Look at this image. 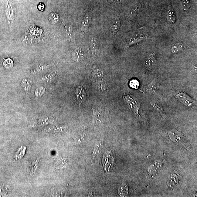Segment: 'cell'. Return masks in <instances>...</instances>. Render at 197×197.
<instances>
[{
    "mask_svg": "<svg viewBox=\"0 0 197 197\" xmlns=\"http://www.w3.org/2000/svg\"><path fill=\"white\" fill-rule=\"evenodd\" d=\"M129 85L131 87L134 89H137L140 86V83L136 79H133L130 81Z\"/></svg>",
    "mask_w": 197,
    "mask_h": 197,
    "instance_id": "cell-21",
    "label": "cell"
},
{
    "mask_svg": "<svg viewBox=\"0 0 197 197\" xmlns=\"http://www.w3.org/2000/svg\"><path fill=\"white\" fill-rule=\"evenodd\" d=\"M72 57L76 62H82L84 59V52L80 48L76 49L72 53Z\"/></svg>",
    "mask_w": 197,
    "mask_h": 197,
    "instance_id": "cell-4",
    "label": "cell"
},
{
    "mask_svg": "<svg viewBox=\"0 0 197 197\" xmlns=\"http://www.w3.org/2000/svg\"><path fill=\"white\" fill-rule=\"evenodd\" d=\"M90 45L92 53L93 55H96L98 49V43L96 38L93 37L90 39Z\"/></svg>",
    "mask_w": 197,
    "mask_h": 197,
    "instance_id": "cell-8",
    "label": "cell"
},
{
    "mask_svg": "<svg viewBox=\"0 0 197 197\" xmlns=\"http://www.w3.org/2000/svg\"><path fill=\"white\" fill-rule=\"evenodd\" d=\"M66 33L67 37L69 39H70L71 37V34L72 30V27L71 25H69L66 27Z\"/></svg>",
    "mask_w": 197,
    "mask_h": 197,
    "instance_id": "cell-24",
    "label": "cell"
},
{
    "mask_svg": "<svg viewBox=\"0 0 197 197\" xmlns=\"http://www.w3.org/2000/svg\"><path fill=\"white\" fill-rule=\"evenodd\" d=\"M86 137V134L85 133H83L82 134H79L77 135L76 137L75 140L77 143H78L82 142L84 140L85 138Z\"/></svg>",
    "mask_w": 197,
    "mask_h": 197,
    "instance_id": "cell-22",
    "label": "cell"
},
{
    "mask_svg": "<svg viewBox=\"0 0 197 197\" xmlns=\"http://www.w3.org/2000/svg\"><path fill=\"white\" fill-rule=\"evenodd\" d=\"M39 163H40V161L37 160L36 161L33 162L30 164L29 169L30 175L34 174V173H35V172L36 169H37V167Z\"/></svg>",
    "mask_w": 197,
    "mask_h": 197,
    "instance_id": "cell-14",
    "label": "cell"
},
{
    "mask_svg": "<svg viewBox=\"0 0 197 197\" xmlns=\"http://www.w3.org/2000/svg\"><path fill=\"white\" fill-rule=\"evenodd\" d=\"M158 79L155 77L151 83L146 87V90L150 93H153L158 90Z\"/></svg>",
    "mask_w": 197,
    "mask_h": 197,
    "instance_id": "cell-7",
    "label": "cell"
},
{
    "mask_svg": "<svg viewBox=\"0 0 197 197\" xmlns=\"http://www.w3.org/2000/svg\"><path fill=\"white\" fill-rule=\"evenodd\" d=\"M114 162V158L111 153L110 151H107L104 154L103 159L104 169L107 172H108L113 167Z\"/></svg>",
    "mask_w": 197,
    "mask_h": 197,
    "instance_id": "cell-3",
    "label": "cell"
},
{
    "mask_svg": "<svg viewBox=\"0 0 197 197\" xmlns=\"http://www.w3.org/2000/svg\"><path fill=\"white\" fill-rule=\"evenodd\" d=\"M92 14L88 13L84 16L81 23V30L82 31L86 32L91 22Z\"/></svg>",
    "mask_w": 197,
    "mask_h": 197,
    "instance_id": "cell-5",
    "label": "cell"
},
{
    "mask_svg": "<svg viewBox=\"0 0 197 197\" xmlns=\"http://www.w3.org/2000/svg\"><path fill=\"white\" fill-rule=\"evenodd\" d=\"M183 47V45L182 43L178 42L174 45L172 48V52L173 53L176 54L178 53L182 49Z\"/></svg>",
    "mask_w": 197,
    "mask_h": 197,
    "instance_id": "cell-16",
    "label": "cell"
},
{
    "mask_svg": "<svg viewBox=\"0 0 197 197\" xmlns=\"http://www.w3.org/2000/svg\"><path fill=\"white\" fill-rule=\"evenodd\" d=\"M181 7L182 10L185 11L189 9L191 5L192 0H180Z\"/></svg>",
    "mask_w": 197,
    "mask_h": 197,
    "instance_id": "cell-12",
    "label": "cell"
},
{
    "mask_svg": "<svg viewBox=\"0 0 197 197\" xmlns=\"http://www.w3.org/2000/svg\"><path fill=\"white\" fill-rule=\"evenodd\" d=\"M45 92V90L44 88H39L37 90H36V96H41V95H42V94L44 93Z\"/></svg>",
    "mask_w": 197,
    "mask_h": 197,
    "instance_id": "cell-26",
    "label": "cell"
},
{
    "mask_svg": "<svg viewBox=\"0 0 197 197\" xmlns=\"http://www.w3.org/2000/svg\"><path fill=\"white\" fill-rule=\"evenodd\" d=\"M156 62V56L154 53H150L146 60V66L148 70H151L154 66Z\"/></svg>",
    "mask_w": 197,
    "mask_h": 197,
    "instance_id": "cell-6",
    "label": "cell"
},
{
    "mask_svg": "<svg viewBox=\"0 0 197 197\" xmlns=\"http://www.w3.org/2000/svg\"><path fill=\"white\" fill-rule=\"evenodd\" d=\"M76 95L77 100L80 104H82V103L85 99L86 97L85 90L82 87H79L77 88Z\"/></svg>",
    "mask_w": 197,
    "mask_h": 197,
    "instance_id": "cell-9",
    "label": "cell"
},
{
    "mask_svg": "<svg viewBox=\"0 0 197 197\" xmlns=\"http://www.w3.org/2000/svg\"><path fill=\"white\" fill-rule=\"evenodd\" d=\"M111 1L115 3H120L123 2L125 0H111Z\"/></svg>",
    "mask_w": 197,
    "mask_h": 197,
    "instance_id": "cell-28",
    "label": "cell"
},
{
    "mask_svg": "<svg viewBox=\"0 0 197 197\" xmlns=\"http://www.w3.org/2000/svg\"><path fill=\"white\" fill-rule=\"evenodd\" d=\"M120 20L117 17L111 25V29L113 31L115 32H117L120 29Z\"/></svg>",
    "mask_w": 197,
    "mask_h": 197,
    "instance_id": "cell-15",
    "label": "cell"
},
{
    "mask_svg": "<svg viewBox=\"0 0 197 197\" xmlns=\"http://www.w3.org/2000/svg\"><path fill=\"white\" fill-rule=\"evenodd\" d=\"M125 101L128 107L132 110L135 115H138L140 104L137 98L132 95H129L125 97Z\"/></svg>",
    "mask_w": 197,
    "mask_h": 197,
    "instance_id": "cell-1",
    "label": "cell"
},
{
    "mask_svg": "<svg viewBox=\"0 0 197 197\" xmlns=\"http://www.w3.org/2000/svg\"><path fill=\"white\" fill-rule=\"evenodd\" d=\"M101 114L96 109H93V121L95 124H98L100 121Z\"/></svg>",
    "mask_w": 197,
    "mask_h": 197,
    "instance_id": "cell-13",
    "label": "cell"
},
{
    "mask_svg": "<svg viewBox=\"0 0 197 197\" xmlns=\"http://www.w3.org/2000/svg\"><path fill=\"white\" fill-rule=\"evenodd\" d=\"M101 148H102V145H101L100 142L98 144H97L95 146L93 153V158H95L100 152L101 150Z\"/></svg>",
    "mask_w": 197,
    "mask_h": 197,
    "instance_id": "cell-20",
    "label": "cell"
},
{
    "mask_svg": "<svg viewBox=\"0 0 197 197\" xmlns=\"http://www.w3.org/2000/svg\"><path fill=\"white\" fill-rule=\"evenodd\" d=\"M22 83V85L24 87H25V90L26 91H28L29 88L31 86L30 84L32 83L30 81V82H29L28 84V83L29 82L28 80H23Z\"/></svg>",
    "mask_w": 197,
    "mask_h": 197,
    "instance_id": "cell-25",
    "label": "cell"
},
{
    "mask_svg": "<svg viewBox=\"0 0 197 197\" xmlns=\"http://www.w3.org/2000/svg\"><path fill=\"white\" fill-rule=\"evenodd\" d=\"M68 163V161L66 160H61L57 164V168L60 169L66 167Z\"/></svg>",
    "mask_w": 197,
    "mask_h": 197,
    "instance_id": "cell-23",
    "label": "cell"
},
{
    "mask_svg": "<svg viewBox=\"0 0 197 197\" xmlns=\"http://www.w3.org/2000/svg\"><path fill=\"white\" fill-rule=\"evenodd\" d=\"M4 67L8 69H10L13 66V61L12 59L10 58L5 59V61L3 63Z\"/></svg>",
    "mask_w": 197,
    "mask_h": 197,
    "instance_id": "cell-17",
    "label": "cell"
},
{
    "mask_svg": "<svg viewBox=\"0 0 197 197\" xmlns=\"http://www.w3.org/2000/svg\"><path fill=\"white\" fill-rule=\"evenodd\" d=\"M167 19L169 22L171 23H174L176 21V15L173 11L171 5H169L168 8Z\"/></svg>",
    "mask_w": 197,
    "mask_h": 197,
    "instance_id": "cell-11",
    "label": "cell"
},
{
    "mask_svg": "<svg viewBox=\"0 0 197 197\" xmlns=\"http://www.w3.org/2000/svg\"><path fill=\"white\" fill-rule=\"evenodd\" d=\"M38 8L39 10L42 11L44 10L45 8V5L44 3H39V5H38Z\"/></svg>",
    "mask_w": 197,
    "mask_h": 197,
    "instance_id": "cell-27",
    "label": "cell"
},
{
    "mask_svg": "<svg viewBox=\"0 0 197 197\" xmlns=\"http://www.w3.org/2000/svg\"><path fill=\"white\" fill-rule=\"evenodd\" d=\"M98 88L99 91L102 93H105L108 91L107 86L103 82H100L98 83Z\"/></svg>",
    "mask_w": 197,
    "mask_h": 197,
    "instance_id": "cell-18",
    "label": "cell"
},
{
    "mask_svg": "<svg viewBox=\"0 0 197 197\" xmlns=\"http://www.w3.org/2000/svg\"><path fill=\"white\" fill-rule=\"evenodd\" d=\"M181 102L188 107H192L196 105L195 101L184 93H179L177 95Z\"/></svg>",
    "mask_w": 197,
    "mask_h": 197,
    "instance_id": "cell-2",
    "label": "cell"
},
{
    "mask_svg": "<svg viewBox=\"0 0 197 197\" xmlns=\"http://www.w3.org/2000/svg\"><path fill=\"white\" fill-rule=\"evenodd\" d=\"M49 19L52 22L56 23L58 22L59 20V17L58 14L56 13H52L49 16Z\"/></svg>",
    "mask_w": 197,
    "mask_h": 197,
    "instance_id": "cell-19",
    "label": "cell"
},
{
    "mask_svg": "<svg viewBox=\"0 0 197 197\" xmlns=\"http://www.w3.org/2000/svg\"><path fill=\"white\" fill-rule=\"evenodd\" d=\"M93 75L94 78L97 79L102 78L104 75V73L99 67L97 66H94L93 68Z\"/></svg>",
    "mask_w": 197,
    "mask_h": 197,
    "instance_id": "cell-10",
    "label": "cell"
}]
</instances>
